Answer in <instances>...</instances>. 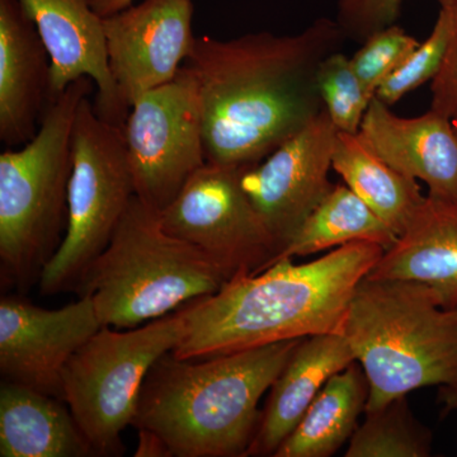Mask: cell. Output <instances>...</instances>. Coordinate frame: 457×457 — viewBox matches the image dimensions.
Returning a JSON list of instances; mask_svg holds the SVG:
<instances>
[{"instance_id":"1","label":"cell","mask_w":457,"mask_h":457,"mask_svg":"<svg viewBox=\"0 0 457 457\" xmlns=\"http://www.w3.org/2000/svg\"><path fill=\"white\" fill-rule=\"evenodd\" d=\"M323 17L295 35L197 37L186 65L196 78L207 163L252 167L324 110L319 65L345 40Z\"/></svg>"},{"instance_id":"2","label":"cell","mask_w":457,"mask_h":457,"mask_svg":"<svg viewBox=\"0 0 457 457\" xmlns=\"http://www.w3.org/2000/svg\"><path fill=\"white\" fill-rule=\"evenodd\" d=\"M384 252L376 243L354 242L306 263L285 258L257 275L236 276L218 293L179 309L185 333L171 353L204 359L341 333L357 286Z\"/></svg>"},{"instance_id":"3","label":"cell","mask_w":457,"mask_h":457,"mask_svg":"<svg viewBox=\"0 0 457 457\" xmlns=\"http://www.w3.org/2000/svg\"><path fill=\"white\" fill-rule=\"evenodd\" d=\"M302 339L204 359L164 354L146 376L132 425L161 436L171 456H245L262 396Z\"/></svg>"},{"instance_id":"4","label":"cell","mask_w":457,"mask_h":457,"mask_svg":"<svg viewBox=\"0 0 457 457\" xmlns=\"http://www.w3.org/2000/svg\"><path fill=\"white\" fill-rule=\"evenodd\" d=\"M341 333L368 378L366 411L457 381V312L445 309L426 286L363 278Z\"/></svg>"},{"instance_id":"5","label":"cell","mask_w":457,"mask_h":457,"mask_svg":"<svg viewBox=\"0 0 457 457\" xmlns=\"http://www.w3.org/2000/svg\"><path fill=\"white\" fill-rule=\"evenodd\" d=\"M227 273L204 252L170 236L159 213L132 198L106 249L79 281L102 326L131 329L218 293Z\"/></svg>"},{"instance_id":"6","label":"cell","mask_w":457,"mask_h":457,"mask_svg":"<svg viewBox=\"0 0 457 457\" xmlns=\"http://www.w3.org/2000/svg\"><path fill=\"white\" fill-rule=\"evenodd\" d=\"M95 87L89 77L74 80L51 102L35 137L0 154V260L17 284L40 278L64 239L75 114Z\"/></svg>"},{"instance_id":"7","label":"cell","mask_w":457,"mask_h":457,"mask_svg":"<svg viewBox=\"0 0 457 457\" xmlns=\"http://www.w3.org/2000/svg\"><path fill=\"white\" fill-rule=\"evenodd\" d=\"M185 333L179 311L131 329L102 327L66 365L64 402L96 455H121L150 369Z\"/></svg>"},{"instance_id":"8","label":"cell","mask_w":457,"mask_h":457,"mask_svg":"<svg viewBox=\"0 0 457 457\" xmlns=\"http://www.w3.org/2000/svg\"><path fill=\"white\" fill-rule=\"evenodd\" d=\"M71 161L68 225L62 245L42 270L44 294L79 284L135 197L123 128L102 120L90 96L82 99L75 114Z\"/></svg>"},{"instance_id":"9","label":"cell","mask_w":457,"mask_h":457,"mask_svg":"<svg viewBox=\"0 0 457 457\" xmlns=\"http://www.w3.org/2000/svg\"><path fill=\"white\" fill-rule=\"evenodd\" d=\"M123 135L135 196L161 213L207 163L200 95L187 65L137 99Z\"/></svg>"},{"instance_id":"10","label":"cell","mask_w":457,"mask_h":457,"mask_svg":"<svg viewBox=\"0 0 457 457\" xmlns=\"http://www.w3.org/2000/svg\"><path fill=\"white\" fill-rule=\"evenodd\" d=\"M245 168L204 164L159 213L165 231L204 252L228 279L257 275L278 255L243 188Z\"/></svg>"},{"instance_id":"11","label":"cell","mask_w":457,"mask_h":457,"mask_svg":"<svg viewBox=\"0 0 457 457\" xmlns=\"http://www.w3.org/2000/svg\"><path fill=\"white\" fill-rule=\"evenodd\" d=\"M337 134L323 110L303 131L243 171V188L260 213L278 255L335 186L329 171Z\"/></svg>"},{"instance_id":"12","label":"cell","mask_w":457,"mask_h":457,"mask_svg":"<svg viewBox=\"0 0 457 457\" xmlns=\"http://www.w3.org/2000/svg\"><path fill=\"white\" fill-rule=\"evenodd\" d=\"M192 0H143L104 17L108 65L130 112L144 93L170 83L195 47Z\"/></svg>"},{"instance_id":"13","label":"cell","mask_w":457,"mask_h":457,"mask_svg":"<svg viewBox=\"0 0 457 457\" xmlns=\"http://www.w3.org/2000/svg\"><path fill=\"white\" fill-rule=\"evenodd\" d=\"M102 327L95 303L87 295L54 311L18 297H3L0 371L5 380L64 400L66 365Z\"/></svg>"},{"instance_id":"14","label":"cell","mask_w":457,"mask_h":457,"mask_svg":"<svg viewBox=\"0 0 457 457\" xmlns=\"http://www.w3.org/2000/svg\"><path fill=\"white\" fill-rule=\"evenodd\" d=\"M31 17L51 57L54 98L74 80L92 78L97 88L96 113L113 125H125L129 111L122 106L108 65L104 17L92 0H20Z\"/></svg>"},{"instance_id":"15","label":"cell","mask_w":457,"mask_h":457,"mask_svg":"<svg viewBox=\"0 0 457 457\" xmlns=\"http://www.w3.org/2000/svg\"><path fill=\"white\" fill-rule=\"evenodd\" d=\"M51 57L20 0H0V141L25 145L54 101Z\"/></svg>"},{"instance_id":"16","label":"cell","mask_w":457,"mask_h":457,"mask_svg":"<svg viewBox=\"0 0 457 457\" xmlns=\"http://www.w3.org/2000/svg\"><path fill=\"white\" fill-rule=\"evenodd\" d=\"M359 135L394 170L423 180L428 196L457 200V126L444 114L400 117L374 97Z\"/></svg>"},{"instance_id":"17","label":"cell","mask_w":457,"mask_h":457,"mask_svg":"<svg viewBox=\"0 0 457 457\" xmlns=\"http://www.w3.org/2000/svg\"><path fill=\"white\" fill-rule=\"evenodd\" d=\"M354 361L342 333L303 338L270 386L245 456H275L328 380Z\"/></svg>"},{"instance_id":"18","label":"cell","mask_w":457,"mask_h":457,"mask_svg":"<svg viewBox=\"0 0 457 457\" xmlns=\"http://www.w3.org/2000/svg\"><path fill=\"white\" fill-rule=\"evenodd\" d=\"M366 278L404 279L428 287L457 309V200L426 196L408 227Z\"/></svg>"},{"instance_id":"19","label":"cell","mask_w":457,"mask_h":457,"mask_svg":"<svg viewBox=\"0 0 457 457\" xmlns=\"http://www.w3.org/2000/svg\"><path fill=\"white\" fill-rule=\"evenodd\" d=\"M62 402L25 385L3 381L0 456H95L92 445Z\"/></svg>"},{"instance_id":"20","label":"cell","mask_w":457,"mask_h":457,"mask_svg":"<svg viewBox=\"0 0 457 457\" xmlns=\"http://www.w3.org/2000/svg\"><path fill=\"white\" fill-rule=\"evenodd\" d=\"M369 381L357 361L337 372L273 457H329L356 431L366 411Z\"/></svg>"},{"instance_id":"21","label":"cell","mask_w":457,"mask_h":457,"mask_svg":"<svg viewBox=\"0 0 457 457\" xmlns=\"http://www.w3.org/2000/svg\"><path fill=\"white\" fill-rule=\"evenodd\" d=\"M332 168L398 237L425 203L418 180L394 170L359 134L338 131Z\"/></svg>"},{"instance_id":"22","label":"cell","mask_w":457,"mask_h":457,"mask_svg":"<svg viewBox=\"0 0 457 457\" xmlns=\"http://www.w3.org/2000/svg\"><path fill=\"white\" fill-rule=\"evenodd\" d=\"M396 239L398 236L393 228L352 189L345 185H335L272 263L285 258L294 260L332 251L354 242L376 243L387 251Z\"/></svg>"},{"instance_id":"23","label":"cell","mask_w":457,"mask_h":457,"mask_svg":"<svg viewBox=\"0 0 457 457\" xmlns=\"http://www.w3.org/2000/svg\"><path fill=\"white\" fill-rule=\"evenodd\" d=\"M348 442L345 457H428L433 433L417 420L407 396H400L375 411H366Z\"/></svg>"},{"instance_id":"24","label":"cell","mask_w":457,"mask_h":457,"mask_svg":"<svg viewBox=\"0 0 457 457\" xmlns=\"http://www.w3.org/2000/svg\"><path fill=\"white\" fill-rule=\"evenodd\" d=\"M317 82L324 110L337 130L359 134L372 97L354 73L351 57L330 54L319 65Z\"/></svg>"},{"instance_id":"25","label":"cell","mask_w":457,"mask_h":457,"mask_svg":"<svg viewBox=\"0 0 457 457\" xmlns=\"http://www.w3.org/2000/svg\"><path fill=\"white\" fill-rule=\"evenodd\" d=\"M450 32L449 9L440 4L437 20L428 37L420 42L407 60L381 84L375 97L386 106L393 108L411 90H416L423 84L431 82L444 60L447 44H449Z\"/></svg>"},{"instance_id":"26","label":"cell","mask_w":457,"mask_h":457,"mask_svg":"<svg viewBox=\"0 0 457 457\" xmlns=\"http://www.w3.org/2000/svg\"><path fill=\"white\" fill-rule=\"evenodd\" d=\"M418 45L417 38L398 25L385 27L362 42V46L351 57V64L370 97H375L381 84Z\"/></svg>"},{"instance_id":"27","label":"cell","mask_w":457,"mask_h":457,"mask_svg":"<svg viewBox=\"0 0 457 457\" xmlns=\"http://www.w3.org/2000/svg\"><path fill=\"white\" fill-rule=\"evenodd\" d=\"M404 0H338L336 21L345 38L362 44L385 27L395 25Z\"/></svg>"},{"instance_id":"28","label":"cell","mask_w":457,"mask_h":457,"mask_svg":"<svg viewBox=\"0 0 457 457\" xmlns=\"http://www.w3.org/2000/svg\"><path fill=\"white\" fill-rule=\"evenodd\" d=\"M449 9L451 32L446 53L431 80V108L457 126V0H438Z\"/></svg>"},{"instance_id":"29","label":"cell","mask_w":457,"mask_h":457,"mask_svg":"<svg viewBox=\"0 0 457 457\" xmlns=\"http://www.w3.org/2000/svg\"><path fill=\"white\" fill-rule=\"evenodd\" d=\"M137 457H165L171 456L170 447L161 436L149 429L139 428V446L135 451Z\"/></svg>"},{"instance_id":"30","label":"cell","mask_w":457,"mask_h":457,"mask_svg":"<svg viewBox=\"0 0 457 457\" xmlns=\"http://www.w3.org/2000/svg\"><path fill=\"white\" fill-rule=\"evenodd\" d=\"M134 0H92L93 8L99 16L107 17L130 7Z\"/></svg>"},{"instance_id":"31","label":"cell","mask_w":457,"mask_h":457,"mask_svg":"<svg viewBox=\"0 0 457 457\" xmlns=\"http://www.w3.org/2000/svg\"><path fill=\"white\" fill-rule=\"evenodd\" d=\"M440 402L445 411H457V381L440 386Z\"/></svg>"},{"instance_id":"32","label":"cell","mask_w":457,"mask_h":457,"mask_svg":"<svg viewBox=\"0 0 457 457\" xmlns=\"http://www.w3.org/2000/svg\"><path fill=\"white\" fill-rule=\"evenodd\" d=\"M455 312H457V309H455Z\"/></svg>"}]
</instances>
